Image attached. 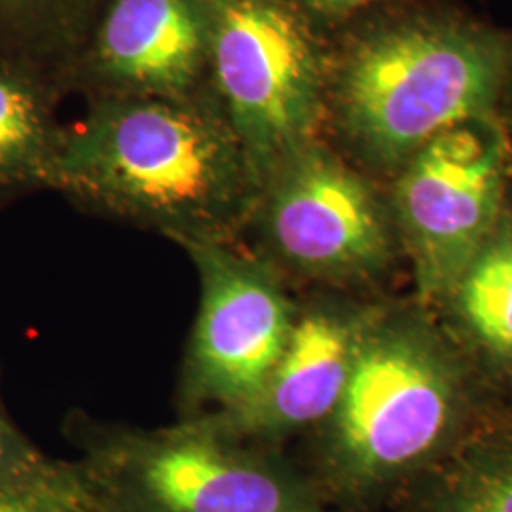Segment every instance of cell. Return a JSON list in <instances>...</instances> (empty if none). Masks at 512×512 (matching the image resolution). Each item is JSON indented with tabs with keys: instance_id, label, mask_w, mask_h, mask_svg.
Masks as SVG:
<instances>
[{
	"instance_id": "obj_3",
	"label": "cell",
	"mask_w": 512,
	"mask_h": 512,
	"mask_svg": "<svg viewBox=\"0 0 512 512\" xmlns=\"http://www.w3.org/2000/svg\"><path fill=\"white\" fill-rule=\"evenodd\" d=\"M459 378L427 332L370 319L346 391L330 416L323 480L365 497L437 454L458 418Z\"/></svg>"
},
{
	"instance_id": "obj_17",
	"label": "cell",
	"mask_w": 512,
	"mask_h": 512,
	"mask_svg": "<svg viewBox=\"0 0 512 512\" xmlns=\"http://www.w3.org/2000/svg\"><path fill=\"white\" fill-rule=\"evenodd\" d=\"M302 16L311 14L321 19H344L359 10L387 0H287ZM306 18V16H304Z\"/></svg>"
},
{
	"instance_id": "obj_6",
	"label": "cell",
	"mask_w": 512,
	"mask_h": 512,
	"mask_svg": "<svg viewBox=\"0 0 512 512\" xmlns=\"http://www.w3.org/2000/svg\"><path fill=\"white\" fill-rule=\"evenodd\" d=\"M507 143L486 118L421 147L395 186V211L423 300L450 296L501 219Z\"/></svg>"
},
{
	"instance_id": "obj_14",
	"label": "cell",
	"mask_w": 512,
	"mask_h": 512,
	"mask_svg": "<svg viewBox=\"0 0 512 512\" xmlns=\"http://www.w3.org/2000/svg\"><path fill=\"white\" fill-rule=\"evenodd\" d=\"M439 512H512V442L465 450L440 482Z\"/></svg>"
},
{
	"instance_id": "obj_2",
	"label": "cell",
	"mask_w": 512,
	"mask_h": 512,
	"mask_svg": "<svg viewBox=\"0 0 512 512\" xmlns=\"http://www.w3.org/2000/svg\"><path fill=\"white\" fill-rule=\"evenodd\" d=\"M503 71L501 40L478 27L450 19L384 27L357 38L338 67V120L368 158L397 164L486 118Z\"/></svg>"
},
{
	"instance_id": "obj_13",
	"label": "cell",
	"mask_w": 512,
	"mask_h": 512,
	"mask_svg": "<svg viewBox=\"0 0 512 512\" xmlns=\"http://www.w3.org/2000/svg\"><path fill=\"white\" fill-rule=\"evenodd\" d=\"M450 296L476 340L512 361V215L499 219Z\"/></svg>"
},
{
	"instance_id": "obj_16",
	"label": "cell",
	"mask_w": 512,
	"mask_h": 512,
	"mask_svg": "<svg viewBox=\"0 0 512 512\" xmlns=\"http://www.w3.org/2000/svg\"><path fill=\"white\" fill-rule=\"evenodd\" d=\"M48 461L23 437L18 427L0 408V478L25 475Z\"/></svg>"
},
{
	"instance_id": "obj_7",
	"label": "cell",
	"mask_w": 512,
	"mask_h": 512,
	"mask_svg": "<svg viewBox=\"0 0 512 512\" xmlns=\"http://www.w3.org/2000/svg\"><path fill=\"white\" fill-rule=\"evenodd\" d=\"M200 279V308L186 361L192 399L226 416L245 408L266 384L296 311L272 262L236 243H188Z\"/></svg>"
},
{
	"instance_id": "obj_1",
	"label": "cell",
	"mask_w": 512,
	"mask_h": 512,
	"mask_svg": "<svg viewBox=\"0 0 512 512\" xmlns=\"http://www.w3.org/2000/svg\"><path fill=\"white\" fill-rule=\"evenodd\" d=\"M48 188L181 247L236 243L260 181L211 93L190 99H93L61 129Z\"/></svg>"
},
{
	"instance_id": "obj_8",
	"label": "cell",
	"mask_w": 512,
	"mask_h": 512,
	"mask_svg": "<svg viewBox=\"0 0 512 512\" xmlns=\"http://www.w3.org/2000/svg\"><path fill=\"white\" fill-rule=\"evenodd\" d=\"M251 224L279 260L311 277H363L389 258L376 194L317 139L294 148L266 173Z\"/></svg>"
},
{
	"instance_id": "obj_15",
	"label": "cell",
	"mask_w": 512,
	"mask_h": 512,
	"mask_svg": "<svg viewBox=\"0 0 512 512\" xmlns=\"http://www.w3.org/2000/svg\"><path fill=\"white\" fill-rule=\"evenodd\" d=\"M0 512H105L80 463L48 459L25 475L0 478Z\"/></svg>"
},
{
	"instance_id": "obj_10",
	"label": "cell",
	"mask_w": 512,
	"mask_h": 512,
	"mask_svg": "<svg viewBox=\"0 0 512 512\" xmlns=\"http://www.w3.org/2000/svg\"><path fill=\"white\" fill-rule=\"evenodd\" d=\"M370 317L336 308L296 313L289 340L255 399L207 416L243 440H270L329 420L340 403Z\"/></svg>"
},
{
	"instance_id": "obj_5",
	"label": "cell",
	"mask_w": 512,
	"mask_h": 512,
	"mask_svg": "<svg viewBox=\"0 0 512 512\" xmlns=\"http://www.w3.org/2000/svg\"><path fill=\"white\" fill-rule=\"evenodd\" d=\"M209 93L258 181L315 141L327 78L306 18L287 0H207Z\"/></svg>"
},
{
	"instance_id": "obj_9",
	"label": "cell",
	"mask_w": 512,
	"mask_h": 512,
	"mask_svg": "<svg viewBox=\"0 0 512 512\" xmlns=\"http://www.w3.org/2000/svg\"><path fill=\"white\" fill-rule=\"evenodd\" d=\"M61 88L92 101L209 93L207 0H101Z\"/></svg>"
},
{
	"instance_id": "obj_11",
	"label": "cell",
	"mask_w": 512,
	"mask_h": 512,
	"mask_svg": "<svg viewBox=\"0 0 512 512\" xmlns=\"http://www.w3.org/2000/svg\"><path fill=\"white\" fill-rule=\"evenodd\" d=\"M61 88L27 67L0 65V202L48 188L63 126Z\"/></svg>"
},
{
	"instance_id": "obj_4",
	"label": "cell",
	"mask_w": 512,
	"mask_h": 512,
	"mask_svg": "<svg viewBox=\"0 0 512 512\" xmlns=\"http://www.w3.org/2000/svg\"><path fill=\"white\" fill-rule=\"evenodd\" d=\"M80 467L105 512H334L289 463L207 416L101 437Z\"/></svg>"
},
{
	"instance_id": "obj_12",
	"label": "cell",
	"mask_w": 512,
	"mask_h": 512,
	"mask_svg": "<svg viewBox=\"0 0 512 512\" xmlns=\"http://www.w3.org/2000/svg\"><path fill=\"white\" fill-rule=\"evenodd\" d=\"M101 0H0V65L27 67L61 88Z\"/></svg>"
}]
</instances>
